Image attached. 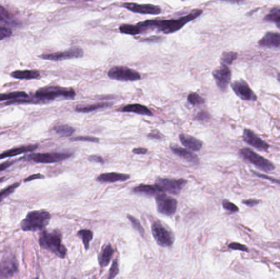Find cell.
Segmentation results:
<instances>
[{"label":"cell","instance_id":"obj_24","mask_svg":"<svg viewBox=\"0 0 280 279\" xmlns=\"http://www.w3.org/2000/svg\"><path fill=\"white\" fill-rule=\"evenodd\" d=\"M123 112H133L136 114L143 115V116H153V112L148 107L141 104H129L125 106L122 109L120 110Z\"/></svg>","mask_w":280,"mask_h":279},{"label":"cell","instance_id":"obj_9","mask_svg":"<svg viewBox=\"0 0 280 279\" xmlns=\"http://www.w3.org/2000/svg\"><path fill=\"white\" fill-rule=\"evenodd\" d=\"M84 56V50L79 47H73L66 50L60 51L51 54H43L40 56L41 59L49 61H59L66 59H79Z\"/></svg>","mask_w":280,"mask_h":279},{"label":"cell","instance_id":"obj_31","mask_svg":"<svg viewBox=\"0 0 280 279\" xmlns=\"http://www.w3.org/2000/svg\"><path fill=\"white\" fill-rule=\"evenodd\" d=\"M237 57L238 54L235 52H224L220 58L221 65L230 66L235 61V59H237Z\"/></svg>","mask_w":280,"mask_h":279},{"label":"cell","instance_id":"obj_35","mask_svg":"<svg viewBox=\"0 0 280 279\" xmlns=\"http://www.w3.org/2000/svg\"><path fill=\"white\" fill-rule=\"evenodd\" d=\"M12 21L10 13L0 5V24H9Z\"/></svg>","mask_w":280,"mask_h":279},{"label":"cell","instance_id":"obj_30","mask_svg":"<svg viewBox=\"0 0 280 279\" xmlns=\"http://www.w3.org/2000/svg\"><path fill=\"white\" fill-rule=\"evenodd\" d=\"M54 131L58 134V135L64 136V137H68L71 135H73L75 133L74 128L66 125V124H61V125H58V126L54 127Z\"/></svg>","mask_w":280,"mask_h":279},{"label":"cell","instance_id":"obj_14","mask_svg":"<svg viewBox=\"0 0 280 279\" xmlns=\"http://www.w3.org/2000/svg\"><path fill=\"white\" fill-rule=\"evenodd\" d=\"M18 264L13 255H5L0 264V276L10 278L18 272Z\"/></svg>","mask_w":280,"mask_h":279},{"label":"cell","instance_id":"obj_12","mask_svg":"<svg viewBox=\"0 0 280 279\" xmlns=\"http://www.w3.org/2000/svg\"><path fill=\"white\" fill-rule=\"evenodd\" d=\"M231 88L235 94L242 100L249 101H255L258 100V97L256 94L252 91V89L250 88L247 82L244 81L243 80L234 82L231 84Z\"/></svg>","mask_w":280,"mask_h":279},{"label":"cell","instance_id":"obj_41","mask_svg":"<svg viewBox=\"0 0 280 279\" xmlns=\"http://www.w3.org/2000/svg\"><path fill=\"white\" fill-rule=\"evenodd\" d=\"M229 248L233 249V250H239V251H248V248L245 245L242 244L238 243V242H232L229 244Z\"/></svg>","mask_w":280,"mask_h":279},{"label":"cell","instance_id":"obj_51","mask_svg":"<svg viewBox=\"0 0 280 279\" xmlns=\"http://www.w3.org/2000/svg\"><path fill=\"white\" fill-rule=\"evenodd\" d=\"M3 179H4L3 178H0V183H2V182H3Z\"/></svg>","mask_w":280,"mask_h":279},{"label":"cell","instance_id":"obj_44","mask_svg":"<svg viewBox=\"0 0 280 279\" xmlns=\"http://www.w3.org/2000/svg\"><path fill=\"white\" fill-rule=\"evenodd\" d=\"M148 138L154 139V140H161V139L164 137L162 134L158 131V130H153L150 134H148Z\"/></svg>","mask_w":280,"mask_h":279},{"label":"cell","instance_id":"obj_21","mask_svg":"<svg viewBox=\"0 0 280 279\" xmlns=\"http://www.w3.org/2000/svg\"><path fill=\"white\" fill-rule=\"evenodd\" d=\"M37 148V145H28V146H21V147H15L12 149L8 150L6 152H3L0 154V160L4 159V158H11V157H15L19 154H23L26 152H31Z\"/></svg>","mask_w":280,"mask_h":279},{"label":"cell","instance_id":"obj_22","mask_svg":"<svg viewBox=\"0 0 280 279\" xmlns=\"http://www.w3.org/2000/svg\"><path fill=\"white\" fill-rule=\"evenodd\" d=\"M11 76L18 80H33L40 78V74L38 71L24 70V71H13L11 73Z\"/></svg>","mask_w":280,"mask_h":279},{"label":"cell","instance_id":"obj_2","mask_svg":"<svg viewBox=\"0 0 280 279\" xmlns=\"http://www.w3.org/2000/svg\"><path fill=\"white\" fill-rule=\"evenodd\" d=\"M62 237L59 231H44L40 234L39 239V243L41 247L51 251L60 258L66 257V247L62 244Z\"/></svg>","mask_w":280,"mask_h":279},{"label":"cell","instance_id":"obj_46","mask_svg":"<svg viewBox=\"0 0 280 279\" xmlns=\"http://www.w3.org/2000/svg\"><path fill=\"white\" fill-rule=\"evenodd\" d=\"M260 202V200H255V199H250V200H243V204L248 206H254L258 205Z\"/></svg>","mask_w":280,"mask_h":279},{"label":"cell","instance_id":"obj_34","mask_svg":"<svg viewBox=\"0 0 280 279\" xmlns=\"http://www.w3.org/2000/svg\"><path fill=\"white\" fill-rule=\"evenodd\" d=\"M18 186H20V183H13L12 185L8 186V188H4L3 190L0 192V202L7 198L8 196L10 195L11 193H13L16 190V188H18Z\"/></svg>","mask_w":280,"mask_h":279},{"label":"cell","instance_id":"obj_5","mask_svg":"<svg viewBox=\"0 0 280 279\" xmlns=\"http://www.w3.org/2000/svg\"><path fill=\"white\" fill-rule=\"evenodd\" d=\"M240 155L245 160H247V162L251 163L263 171L269 172L275 170V165H273L270 160H268L261 156L258 155V153H256L249 148H242L240 150Z\"/></svg>","mask_w":280,"mask_h":279},{"label":"cell","instance_id":"obj_10","mask_svg":"<svg viewBox=\"0 0 280 279\" xmlns=\"http://www.w3.org/2000/svg\"><path fill=\"white\" fill-rule=\"evenodd\" d=\"M156 205L159 213L165 216H173L177 209V200L165 194H158L156 197Z\"/></svg>","mask_w":280,"mask_h":279},{"label":"cell","instance_id":"obj_15","mask_svg":"<svg viewBox=\"0 0 280 279\" xmlns=\"http://www.w3.org/2000/svg\"><path fill=\"white\" fill-rule=\"evenodd\" d=\"M123 8H126L130 12L140 14H150V15H158L161 13V8L159 6L153 4H139L135 3H124Z\"/></svg>","mask_w":280,"mask_h":279},{"label":"cell","instance_id":"obj_26","mask_svg":"<svg viewBox=\"0 0 280 279\" xmlns=\"http://www.w3.org/2000/svg\"><path fill=\"white\" fill-rule=\"evenodd\" d=\"M112 103H108V102H102V103H95V104L88 105V106H78L76 108V111L78 112H90L96 111V110L102 109L105 107H111Z\"/></svg>","mask_w":280,"mask_h":279},{"label":"cell","instance_id":"obj_47","mask_svg":"<svg viewBox=\"0 0 280 279\" xmlns=\"http://www.w3.org/2000/svg\"><path fill=\"white\" fill-rule=\"evenodd\" d=\"M43 175H40V174H35V175H31L28 178H26L25 182H30V181L34 180L36 179H43Z\"/></svg>","mask_w":280,"mask_h":279},{"label":"cell","instance_id":"obj_48","mask_svg":"<svg viewBox=\"0 0 280 279\" xmlns=\"http://www.w3.org/2000/svg\"><path fill=\"white\" fill-rule=\"evenodd\" d=\"M132 152L135 154H145V153L148 152V149L143 148V147H137V148L133 149Z\"/></svg>","mask_w":280,"mask_h":279},{"label":"cell","instance_id":"obj_6","mask_svg":"<svg viewBox=\"0 0 280 279\" xmlns=\"http://www.w3.org/2000/svg\"><path fill=\"white\" fill-rule=\"evenodd\" d=\"M111 79L118 81L132 82L137 81L141 79V75L138 71L127 66H113L107 73Z\"/></svg>","mask_w":280,"mask_h":279},{"label":"cell","instance_id":"obj_17","mask_svg":"<svg viewBox=\"0 0 280 279\" xmlns=\"http://www.w3.org/2000/svg\"><path fill=\"white\" fill-rule=\"evenodd\" d=\"M258 44L265 48H280V33L272 31L266 32L258 41Z\"/></svg>","mask_w":280,"mask_h":279},{"label":"cell","instance_id":"obj_19","mask_svg":"<svg viewBox=\"0 0 280 279\" xmlns=\"http://www.w3.org/2000/svg\"><path fill=\"white\" fill-rule=\"evenodd\" d=\"M171 149L175 154L179 156L180 158H183L188 162L193 163V164H198L199 163V158L194 153L189 151V150L184 149V148L177 147V146H171Z\"/></svg>","mask_w":280,"mask_h":279},{"label":"cell","instance_id":"obj_29","mask_svg":"<svg viewBox=\"0 0 280 279\" xmlns=\"http://www.w3.org/2000/svg\"><path fill=\"white\" fill-rule=\"evenodd\" d=\"M28 94L26 92L18 91L12 92L8 94H0V101H6V100H13L17 99H24L27 98Z\"/></svg>","mask_w":280,"mask_h":279},{"label":"cell","instance_id":"obj_20","mask_svg":"<svg viewBox=\"0 0 280 279\" xmlns=\"http://www.w3.org/2000/svg\"><path fill=\"white\" fill-rule=\"evenodd\" d=\"M182 144L192 151H199L202 147V142L190 135H180L179 136Z\"/></svg>","mask_w":280,"mask_h":279},{"label":"cell","instance_id":"obj_39","mask_svg":"<svg viewBox=\"0 0 280 279\" xmlns=\"http://www.w3.org/2000/svg\"><path fill=\"white\" fill-rule=\"evenodd\" d=\"M12 35H13V32L11 31V29L0 25V41L10 37Z\"/></svg>","mask_w":280,"mask_h":279},{"label":"cell","instance_id":"obj_4","mask_svg":"<svg viewBox=\"0 0 280 279\" xmlns=\"http://www.w3.org/2000/svg\"><path fill=\"white\" fill-rule=\"evenodd\" d=\"M51 219V215L47 211H31L20 223L23 231H37L42 230L48 225Z\"/></svg>","mask_w":280,"mask_h":279},{"label":"cell","instance_id":"obj_23","mask_svg":"<svg viewBox=\"0 0 280 279\" xmlns=\"http://www.w3.org/2000/svg\"><path fill=\"white\" fill-rule=\"evenodd\" d=\"M113 253H114V250L111 245L105 246L99 255V264L100 266H107L112 259Z\"/></svg>","mask_w":280,"mask_h":279},{"label":"cell","instance_id":"obj_42","mask_svg":"<svg viewBox=\"0 0 280 279\" xmlns=\"http://www.w3.org/2000/svg\"><path fill=\"white\" fill-rule=\"evenodd\" d=\"M252 173L254 174L255 175H257L258 177L263 178V179H268V180L271 181L273 183H277V184H280V180L279 179H273V178L270 177V176H267V175H261L260 173L255 172V171H252Z\"/></svg>","mask_w":280,"mask_h":279},{"label":"cell","instance_id":"obj_49","mask_svg":"<svg viewBox=\"0 0 280 279\" xmlns=\"http://www.w3.org/2000/svg\"><path fill=\"white\" fill-rule=\"evenodd\" d=\"M13 161H10V162H4L2 163V164H0V171H3V170H6V169H8L9 166L13 165Z\"/></svg>","mask_w":280,"mask_h":279},{"label":"cell","instance_id":"obj_1","mask_svg":"<svg viewBox=\"0 0 280 279\" xmlns=\"http://www.w3.org/2000/svg\"><path fill=\"white\" fill-rule=\"evenodd\" d=\"M203 11L196 9L188 13L187 15L180 18H171L166 20H146L143 22H139L138 26L140 27V33H145L147 31H157L164 34H171L180 31L183 26L191 22L192 20L201 15Z\"/></svg>","mask_w":280,"mask_h":279},{"label":"cell","instance_id":"obj_18","mask_svg":"<svg viewBox=\"0 0 280 279\" xmlns=\"http://www.w3.org/2000/svg\"><path fill=\"white\" fill-rule=\"evenodd\" d=\"M130 175L120 173H104L97 177L98 182L100 183H115V182H125L130 179Z\"/></svg>","mask_w":280,"mask_h":279},{"label":"cell","instance_id":"obj_50","mask_svg":"<svg viewBox=\"0 0 280 279\" xmlns=\"http://www.w3.org/2000/svg\"><path fill=\"white\" fill-rule=\"evenodd\" d=\"M277 79H278V81L280 82V73L278 74V75H277Z\"/></svg>","mask_w":280,"mask_h":279},{"label":"cell","instance_id":"obj_37","mask_svg":"<svg viewBox=\"0 0 280 279\" xmlns=\"http://www.w3.org/2000/svg\"><path fill=\"white\" fill-rule=\"evenodd\" d=\"M72 141H79V142H99L100 140L95 137H87V136H79V137H75L71 139Z\"/></svg>","mask_w":280,"mask_h":279},{"label":"cell","instance_id":"obj_3","mask_svg":"<svg viewBox=\"0 0 280 279\" xmlns=\"http://www.w3.org/2000/svg\"><path fill=\"white\" fill-rule=\"evenodd\" d=\"M75 96L76 92L72 88L48 86L38 89L33 97L36 99L37 103H47L58 98L74 99Z\"/></svg>","mask_w":280,"mask_h":279},{"label":"cell","instance_id":"obj_16","mask_svg":"<svg viewBox=\"0 0 280 279\" xmlns=\"http://www.w3.org/2000/svg\"><path fill=\"white\" fill-rule=\"evenodd\" d=\"M243 140L247 142V144L255 147L256 149L260 150V151H268L269 149V144L258 137L252 130L246 129L243 132Z\"/></svg>","mask_w":280,"mask_h":279},{"label":"cell","instance_id":"obj_33","mask_svg":"<svg viewBox=\"0 0 280 279\" xmlns=\"http://www.w3.org/2000/svg\"><path fill=\"white\" fill-rule=\"evenodd\" d=\"M188 101L193 106H197V105L203 104L204 102H205V100H204L203 98H201L197 93H191L188 96Z\"/></svg>","mask_w":280,"mask_h":279},{"label":"cell","instance_id":"obj_7","mask_svg":"<svg viewBox=\"0 0 280 279\" xmlns=\"http://www.w3.org/2000/svg\"><path fill=\"white\" fill-rule=\"evenodd\" d=\"M187 181L183 179H170V178H158L155 184L158 186L161 193H169L171 194H179L183 187L186 185Z\"/></svg>","mask_w":280,"mask_h":279},{"label":"cell","instance_id":"obj_25","mask_svg":"<svg viewBox=\"0 0 280 279\" xmlns=\"http://www.w3.org/2000/svg\"><path fill=\"white\" fill-rule=\"evenodd\" d=\"M133 192L136 193H143L146 195L153 196L161 193L160 189L158 188V186L154 185H146V184H140V185L133 188Z\"/></svg>","mask_w":280,"mask_h":279},{"label":"cell","instance_id":"obj_27","mask_svg":"<svg viewBox=\"0 0 280 279\" xmlns=\"http://www.w3.org/2000/svg\"><path fill=\"white\" fill-rule=\"evenodd\" d=\"M119 31L121 33L125 35H130V36H137L140 35V27L136 25H130V24H123L119 26Z\"/></svg>","mask_w":280,"mask_h":279},{"label":"cell","instance_id":"obj_43","mask_svg":"<svg viewBox=\"0 0 280 279\" xmlns=\"http://www.w3.org/2000/svg\"><path fill=\"white\" fill-rule=\"evenodd\" d=\"M209 119H210V115H209L208 112H201L197 115L196 120H200V121H205V120H207Z\"/></svg>","mask_w":280,"mask_h":279},{"label":"cell","instance_id":"obj_32","mask_svg":"<svg viewBox=\"0 0 280 279\" xmlns=\"http://www.w3.org/2000/svg\"><path fill=\"white\" fill-rule=\"evenodd\" d=\"M127 218L129 219V220L130 221V223L132 224L133 228H135V230H137L142 236H144L145 230H144L142 224L140 223V221L138 220L137 219L134 217V216H130V215H127Z\"/></svg>","mask_w":280,"mask_h":279},{"label":"cell","instance_id":"obj_28","mask_svg":"<svg viewBox=\"0 0 280 279\" xmlns=\"http://www.w3.org/2000/svg\"><path fill=\"white\" fill-rule=\"evenodd\" d=\"M77 236L80 237L82 239L85 250H88L89 247V243H90V241H92L93 237H94L93 232L91 230H88V229H82L77 233Z\"/></svg>","mask_w":280,"mask_h":279},{"label":"cell","instance_id":"obj_45","mask_svg":"<svg viewBox=\"0 0 280 279\" xmlns=\"http://www.w3.org/2000/svg\"><path fill=\"white\" fill-rule=\"evenodd\" d=\"M90 161H93V162L100 163V164H104V160L102 157L98 155H92L89 156V158H88Z\"/></svg>","mask_w":280,"mask_h":279},{"label":"cell","instance_id":"obj_40","mask_svg":"<svg viewBox=\"0 0 280 279\" xmlns=\"http://www.w3.org/2000/svg\"><path fill=\"white\" fill-rule=\"evenodd\" d=\"M118 273H119V267H118V260L116 259V260L113 262V264H112V268L110 269V274L109 276H108V279H114L115 277L118 275Z\"/></svg>","mask_w":280,"mask_h":279},{"label":"cell","instance_id":"obj_8","mask_svg":"<svg viewBox=\"0 0 280 279\" xmlns=\"http://www.w3.org/2000/svg\"><path fill=\"white\" fill-rule=\"evenodd\" d=\"M72 157L71 153L61 152H47V153H36L26 157L25 159L31 160L33 162L51 164V163L61 162Z\"/></svg>","mask_w":280,"mask_h":279},{"label":"cell","instance_id":"obj_38","mask_svg":"<svg viewBox=\"0 0 280 279\" xmlns=\"http://www.w3.org/2000/svg\"><path fill=\"white\" fill-rule=\"evenodd\" d=\"M223 207H224L226 211H230L232 213H235L239 211V207L234 203L230 202L229 200H224L223 201Z\"/></svg>","mask_w":280,"mask_h":279},{"label":"cell","instance_id":"obj_11","mask_svg":"<svg viewBox=\"0 0 280 279\" xmlns=\"http://www.w3.org/2000/svg\"><path fill=\"white\" fill-rule=\"evenodd\" d=\"M152 233L153 238L158 245L164 246H171L173 244V238L171 233L159 222H154L152 225Z\"/></svg>","mask_w":280,"mask_h":279},{"label":"cell","instance_id":"obj_13","mask_svg":"<svg viewBox=\"0 0 280 279\" xmlns=\"http://www.w3.org/2000/svg\"><path fill=\"white\" fill-rule=\"evenodd\" d=\"M212 76L214 77L217 87L221 91H226L227 88L231 80L232 76L231 71L229 66L221 65L212 72Z\"/></svg>","mask_w":280,"mask_h":279},{"label":"cell","instance_id":"obj_36","mask_svg":"<svg viewBox=\"0 0 280 279\" xmlns=\"http://www.w3.org/2000/svg\"><path fill=\"white\" fill-rule=\"evenodd\" d=\"M280 17V7H276V8H273L270 10V13L267 15L265 16V20L269 21V22H273L275 21L278 18Z\"/></svg>","mask_w":280,"mask_h":279}]
</instances>
